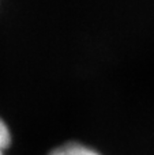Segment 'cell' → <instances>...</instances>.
<instances>
[{
  "mask_svg": "<svg viewBox=\"0 0 154 155\" xmlns=\"http://www.w3.org/2000/svg\"><path fill=\"white\" fill-rule=\"evenodd\" d=\"M49 155H101L94 148L78 142H68L52 150Z\"/></svg>",
  "mask_w": 154,
  "mask_h": 155,
  "instance_id": "6da1fadb",
  "label": "cell"
},
{
  "mask_svg": "<svg viewBox=\"0 0 154 155\" xmlns=\"http://www.w3.org/2000/svg\"><path fill=\"white\" fill-rule=\"evenodd\" d=\"M11 144V132L5 121L0 117V155H4Z\"/></svg>",
  "mask_w": 154,
  "mask_h": 155,
  "instance_id": "7a4b0ae2",
  "label": "cell"
}]
</instances>
